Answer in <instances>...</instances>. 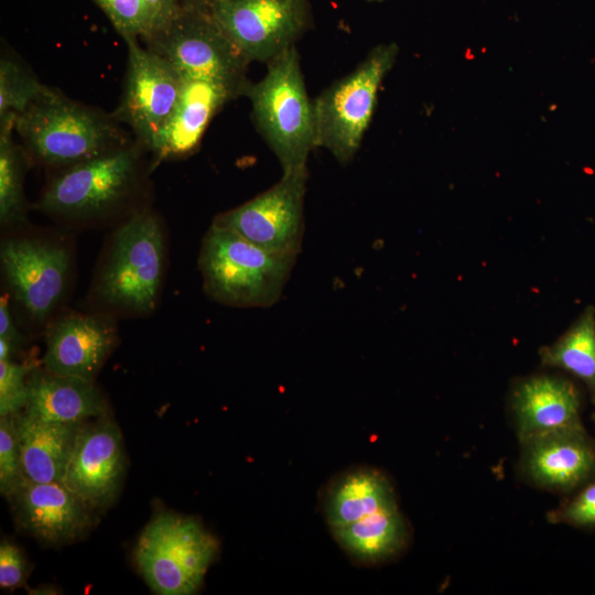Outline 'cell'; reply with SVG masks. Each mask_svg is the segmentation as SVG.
Returning a JSON list of instances; mask_svg holds the SVG:
<instances>
[{
	"instance_id": "5",
	"label": "cell",
	"mask_w": 595,
	"mask_h": 595,
	"mask_svg": "<svg viewBox=\"0 0 595 595\" xmlns=\"http://www.w3.org/2000/svg\"><path fill=\"white\" fill-rule=\"evenodd\" d=\"M14 128L30 153L52 166H72L118 149L120 143L111 120L54 90L18 115Z\"/></svg>"
},
{
	"instance_id": "24",
	"label": "cell",
	"mask_w": 595,
	"mask_h": 595,
	"mask_svg": "<svg viewBox=\"0 0 595 595\" xmlns=\"http://www.w3.org/2000/svg\"><path fill=\"white\" fill-rule=\"evenodd\" d=\"M15 117L8 113L0 118V221L10 229L26 221L23 191L26 158L13 140Z\"/></svg>"
},
{
	"instance_id": "25",
	"label": "cell",
	"mask_w": 595,
	"mask_h": 595,
	"mask_svg": "<svg viewBox=\"0 0 595 595\" xmlns=\"http://www.w3.org/2000/svg\"><path fill=\"white\" fill-rule=\"evenodd\" d=\"M52 89L18 61L3 56L0 61V118L22 113L31 104Z\"/></svg>"
},
{
	"instance_id": "27",
	"label": "cell",
	"mask_w": 595,
	"mask_h": 595,
	"mask_svg": "<svg viewBox=\"0 0 595 595\" xmlns=\"http://www.w3.org/2000/svg\"><path fill=\"white\" fill-rule=\"evenodd\" d=\"M17 414L0 416V491L8 497L23 479Z\"/></svg>"
},
{
	"instance_id": "31",
	"label": "cell",
	"mask_w": 595,
	"mask_h": 595,
	"mask_svg": "<svg viewBox=\"0 0 595 595\" xmlns=\"http://www.w3.org/2000/svg\"><path fill=\"white\" fill-rule=\"evenodd\" d=\"M152 19L153 32L163 28L183 8L187 0H143ZM151 34V35H152ZM150 35V36H151ZM149 36V37H150Z\"/></svg>"
},
{
	"instance_id": "4",
	"label": "cell",
	"mask_w": 595,
	"mask_h": 595,
	"mask_svg": "<svg viewBox=\"0 0 595 595\" xmlns=\"http://www.w3.org/2000/svg\"><path fill=\"white\" fill-rule=\"evenodd\" d=\"M183 78L215 83L246 95L249 60L205 6L186 1L177 14L147 39Z\"/></svg>"
},
{
	"instance_id": "2",
	"label": "cell",
	"mask_w": 595,
	"mask_h": 595,
	"mask_svg": "<svg viewBox=\"0 0 595 595\" xmlns=\"http://www.w3.org/2000/svg\"><path fill=\"white\" fill-rule=\"evenodd\" d=\"M296 258L212 224L202 240L198 268L212 300L232 307H270L280 300Z\"/></svg>"
},
{
	"instance_id": "18",
	"label": "cell",
	"mask_w": 595,
	"mask_h": 595,
	"mask_svg": "<svg viewBox=\"0 0 595 595\" xmlns=\"http://www.w3.org/2000/svg\"><path fill=\"white\" fill-rule=\"evenodd\" d=\"M234 98L236 96L221 85L183 78L177 104L151 150L159 159L192 153L213 117Z\"/></svg>"
},
{
	"instance_id": "33",
	"label": "cell",
	"mask_w": 595,
	"mask_h": 595,
	"mask_svg": "<svg viewBox=\"0 0 595 595\" xmlns=\"http://www.w3.org/2000/svg\"><path fill=\"white\" fill-rule=\"evenodd\" d=\"M187 1H191V2H194V3H197V4H202V6H205V7H209L212 6L214 2L218 1V0H187Z\"/></svg>"
},
{
	"instance_id": "20",
	"label": "cell",
	"mask_w": 595,
	"mask_h": 595,
	"mask_svg": "<svg viewBox=\"0 0 595 595\" xmlns=\"http://www.w3.org/2000/svg\"><path fill=\"white\" fill-rule=\"evenodd\" d=\"M83 424L18 413L23 477L37 483H62Z\"/></svg>"
},
{
	"instance_id": "9",
	"label": "cell",
	"mask_w": 595,
	"mask_h": 595,
	"mask_svg": "<svg viewBox=\"0 0 595 595\" xmlns=\"http://www.w3.org/2000/svg\"><path fill=\"white\" fill-rule=\"evenodd\" d=\"M307 166L281 178L248 202L217 215L213 224L272 252L299 256L304 235Z\"/></svg>"
},
{
	"instance_id": "12",
	"label": "cell",
	"mask_w": 595,
	"mask_h": 595,
	"mask_svg": "<svg viewBox=\"0 0 595 595\" xmlns=\"http://www.w3.org/2000/svg\"><path fill=\"white\" fill-rule=\"evenodd\" d=\"M125 41L128 68L118 115L151 149L177 104L183 77L161 55L142 47L138 39Z\"/></svg>"
},
{
	"instance_id": "32",
	"label": "cell",
	"mask_w": 595,
	"mask_h": 595,
	"mask_svg": "<svg viewBox=\"0 0 595 595\" xmlns=\"http://www.w3.org/2000/svg\"><path fill=\"white\" fill-rule=\"evenodd\" d=\"M0 338L11 344L15 350L22 344V336L13 321L8 299L4 296L0 301Z\"/></svg>"
},
{
	"instance_id": "23",
	"label": "cell",
	"mask_w": 595,
	"mask_h": 595,
	"mask_svg": "<svg viewBox=\"0 0 595 595\" xmlns=\"http://www.w3.org/2000/svg\"><path fill=\"white\" fill-rule=\"evenodd\" d=\"M542 364L583 380L595 397V309L588 305L553 344L540 350Z\"/></svg>"
},
{
	"instance_id": "15",
	"label": "cell",
	"mask_w": 595,
	"mask_h": 595,
	"mask_svg": "<svg viewBox=\"0 0 595 595\" xmlns=\"http://www.w3.org/2000/svg\"><path fill=\"white\" fill-rule=\"evenodd\" d=\"M7 498L21 529L48 545L74 541L91 524V508L63 483L23 478Z\"/></svg>"
},
{
	"instance_id": "1",
	"label": "cell",
	"mask_w": 595,
	"mask_h": 595,
	"mask_svg": "<svg viewBox=\"0 0 595 595\" xmlns=\"http://www.w3.org/2000/svg\"><path fill=\"white\" fill-rule=\"evenodd\" d=\"M165 267V236L148 210L132 215L110 237L93 295L101 306L132 315L152 312Z\"/></svg>"
},
{
	"instance_id": "14",
	"label": "cell",
	"mask_w": 595,
	"mask_h": 595,
	"mask_svg": "<svg viewBox=\"0 0 595 595\" xmlns=\"http://www.w3.org/2000/svg\"><path fill=\"white\" fill-rule=\"evenodd\" d=\"M116 342L109 314H64L48 326L44 369L94 382Z\"/></svg>"
},
{
	"instance_id": "6",
	"label": "cell",
	"mask_w": 595,
	"mask_h": 595,
	"mask_svg": "<svg viewBox=\"0 0 595 595\" xmlns=\"http://www.w3.org/2000/svg\"><path fill=\"white\" fill-rule=\"evenodd\" d=\"M398 52L392 42L377 45L350 73L313 100L316 148L327 150L339 164L350 163L360 149L380 86Z\"/></svg>"
},
{
	"instance_id": "17",
	"label": "cell",
	"mask_w": 595,
	"mask_h": 595,
	"mask_svg": "<svg viewBox=\"0 0 595 595\" xmlns=\"http://www.w3.org/2000/svg\"><path fill=\"white\" fill-rule=\"evenodd\" d=\"M511 402L521 440L582 426L578 393L566 379L548 375L527 378L513 389Z\"/></svg>"
},
{
	"instance_id": "11",
	"label": "cell",
	"mask_w": 595,
	"mask_h": 595,
	"mask_svg": "<svg viewBox=\"0 0 595 595\" xmlns=\"http://www.w3.org/2000/svg\"><path fill=\"white\" fill-rule=\"evenodd\" d=\"M1 268L14 300L35 322L46 321L64 298L71 253L54 240L15 237L4 240Z\"/></svg>"
},
{
	"instance_id": "22",
	"label": "cell",
	"mask_w": 595,
	"mask_h": 595,
	"mask_svg": "<svg viewBox=\"0 0 595 595\" xmlns=\"http://www.w3.org/2000/svg\"><path fill=\"white\" fill-rule=\"evenodd\" d=\"M332 533L342 549L365 564L392 558L407 545L409 539L408 523L398 507L333 529Z\"/></svg>"
},
{
	"instance_id": "21",
	"label": "cell",
	"mask_w": 595,
	"mask_h": 595,
	"mask_svg": "<svg viewBox=\"0 0 595 595\" xmlns=\"http://www.w3.org/2000/svg\"><path fill=\"white\" fill-rule=\"evenodd\" d=\"M397 507L389 479L374 468H355L342 474L324 496V515L332 530Z\"/></svg>"
},
{
	"instance_id": "10",
	"label": "cell",
	"mask_w": 595,
	"mask_h": 595,
	"mask_svg": "<svg viewBox=\"0 0 595 595\" xmlns=\"http://www.w3.org/2000/svg\"><path fill=\"white\" fill-rule=\"evenodd\" d=\"M208 9L250 63H269L313 25L309 0H218Z\"/></svg>"
},
{
	"instance_id": "30",
	"label": "cell",
	"mask_w": 595,
	"mask_h": 595,
	"mask_svg": "<svg viewBox=\"0 0 595 595\" xmlns=\"http://www.w3.org/2000/svg\"><path fill=\"white\" fill-rule=\"evenodd\" d=\"M28 574V563L20 548L14 543L2 540L0 544V586L17 588L24 584Z\"/></svg>"
},
{
	"instance_id": "26",
	"label": "cell",
	"mask_w": 595,
	"mask_h": 595,
	"mask_svg": "<svg viewBox=\"0 0 595 595\" xmlns=\"http://www.w3.org/2000/svg\"><path fill=\"white\" fill-rule=\"evenodd\" d=\"M123 39H148L153 32L150 12L143 0H94Z\"/></svg>"
},
{
	"instance_id": "16",
	"label": "cell",
	"mask_w": 595,
	"mask_h": 595,
	"mask_svg": "<svg viewBox=\"0 0 595 595\" xmlns=\"http://www.w3.org/2000/svg\"><path fill=\"white\" fill-rule=\"evenodd\" d=\"M523 443V467L539 486L567 491L595 475V446L583 425L532 435Z\"/></svg>"
},
{
	"instance_id": "29",
	"label": "cell",
	"mask_w": 595,
	"mask_h": 595,
	"mask_svg": "<svg viewBox=\"0 0 595 595\" xmlns=\"http://www.w3.org/2000/svg\"><path fill=\"white\" fill-rule=\"evenodd\" d=\"M550 520L576 527L595 528V479L559 509L551 512Z\"/></svg>"
},
{
	"instance_id": "19",
	"label": "cell",
	"mask_w": 595,
	"mask_h": 595,
	"mask_svg": "<svg viewBox=\"0 0 595 595\" xmlns=\"http://www.w3.org/2000/svg\"><path fill=\"white\" fill-rule=\"evenodd\" d=\"M29 398L24 412L34 418L83 423L104 418L107 403L93 381L61 376L45 369L30 372Z\"/></svg>"
},
{
	"instance_id": "34",
	"label": "cell",
	"mask_w": 595,
	"mask_h": 595,
	"mask_svg": "<svg viewBox=\"0 0 595 595\" xmlns=\"http://www.w3.org/2000/svg\"><path fill=\"white\" fill-rule=\"evenodd\" d=\"M363 1H366V2H382L385 0H363Z\"/></svg>"
},
{
	"instance_id": "7",
	"label": "cell",
	"mask_w": 595,
	"mask_h": 595,
	"mask_svg": "<svg viewBox=\"0 0 595 595\" xmlns=\"http://www.w3.org/2000/svg\"><path fill=\"white\" fill-rule=\"evenodd\" d=\"M217 551V540L197 520L162 513L140 536L134 558L153 592L190 595L201 586Z\"/></svg>"
},
{
	"instance_id": "13",
	"label": "cell",
	"mask_w": 595,
	"mask_h": 595,
	"mask_svg": "<svg viewBox=\"0 0 595 595\" xmlns=\"http://www.w3.org/2000/svg\"><path fill=\"white\" fill-rule=\"evenodd\" d=\"M125 465L120 429L101 419L80 428L62 483L89 508H101L116 495Z\"/></svg>"
},
{
	"instance_id": "3",
	"label": "cell",
	"mask_w": 595,
	"mask_h": 595,
	"mask_svg": "<svg viewBox=\"0 0 595 595\" xmlns=\"http://www.w3.org/2000/svg\"><path fill=\"white\" fill-rule=\"evenodd\" d=\"M246 96L251 119L282 172L306 167L316 149L315 113L296 46L267 63L264 76L250 84Z\"/></svg>"
},
{
	"instance_id": "28",
	"label": "cell",
	"mask_w": 595,
	"mask_h": 595,
	"mask_svg": "<svg viewBox=\"0 0 595 595\" xmlns=\"http://www.w3.org/2000/svg\"><path fill=\"white\" fill-rule=\"evenodd\" d=\"M31 367L11 360H0V416L18 414L29 398Z\"/></svg>"
},
{
	"instance_id": "8",
	"label": "cell",
	"mask_w": 595,
	"mask_h": 595,
	"mask_svg": "<svg viewBox=\"0 0 595 595\" xmlns=\"http://www.w3.org/2000/svg\"><path fill=\"white\" fill-rule=\"evenodd\" d=\"M139 177V153L118 148L66 167L47 185L36 208L68 220H88L119 205Z\"/></svg>"
}]
</instances>
